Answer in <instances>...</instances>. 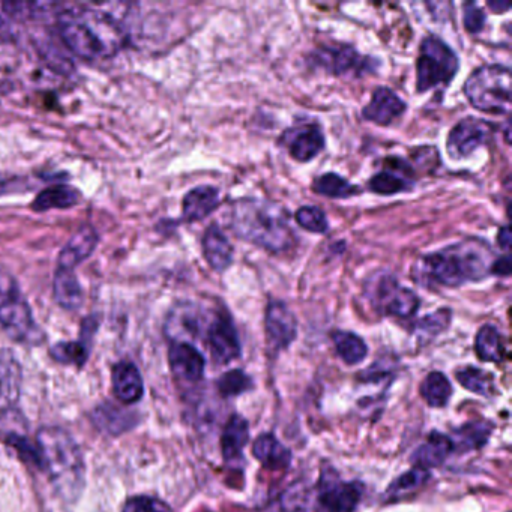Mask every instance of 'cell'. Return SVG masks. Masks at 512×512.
Here are the masks:
<instances>
[{"label": "cell", "instance_id": "1", "mask_svg": "<svg viewBox=\"0 0 512 512\" xmlns=\"http://www.w3.org/2000/svg\"><path fill=\"white\" fill-rule=\"evenodd\" d=\"M58 26L65 46L85 61L112 58L124 46V31L104 11L71 8L59 14Z\"/></svg>", "mask_w": 512, "mask_h": 512}, {"label": "cell", "instance_id": "2", "mask_svg": "<svg viewBox=\"0 0 512 512\" xmlns=\"http://www.w3.org/2000/svg\"><path fill=\"white\" fill-rule=\"evenodd\" d=\"M37 460L59 496L74 500L85 487V460L68 431L44 427L37 434Z\"/></svg>", "mask_w": 512, "mask_h": 512}, {"label": "cell", "instance_id": "3", "mask_svg": "<svg viewBox=\"0 0 512 512\" xmlns=\"http://www.w3.org/2000/svg\"><path fill=\"white\" fill-rule=\"evenodd\" d=\"M493 262V251L485 242L469 239L424 257L421 274L428 283L458 287L487 277Z\"/></svg>", "mask_w": 512, "mask_h": 512}, {"label": "cell", "instance_id": "4", "mask_svg": "<svg viewBox=\"0 0 512 512\" xmlns=\"http://www.w3.org/2000/svg\"><path fill=\"white\" fill-rule=\"evenodd\" d=\"M232 226L239 238L272 253L289 250L295 242L286 209L268 200L242 199L236 202Z\"/></svg>", "mask_w": 512, "mask_h": 512}, {"label": "cell", "instance_id": "5", "mask_svg": "<svg viewBox=\"0 0 512 512\" xmlns=\"http://www.w3.org/2000/svg\"><path fill=\"white\" fill-rule=\"evenodd\" d=\"M464 94L475 109L505 115L511 110V73L502 65H484L470 74Z\"/></svg>", "mask_w": 512, "mask_h": 512}, {"label": "cell", "instance_id": "6", "mask_svg": "<svg viewBox=\"0 0 512 512\" xmlns=\"http://www.w3.org/2000/svg\"><path fill=\"white\" fill-rule=\"evenodd\" d=\"M0 325L19 343L37 338L38 329L31 305L11 275L0 274Z\"/></svg>", "mask_w": 512, "mask_h": 512}, {"label": "cell", "instance_id": "7", "mask_svg": "<svg viewBox=\"0 0 512 512\" xmlns=\"http://www.w3.org/2000/svg\"><path fill=\"white\" fill-rule=\"evenodd\" d=\"M458 58L442 40L428 37L422 41L419 52L418 79L416 88L418 92H427L439 85H448L458 71Z\"/></svg>", "mask_w": 512, "mask_h": 512}, {"label": "cell", "instance_id": "8", "mask_svg": "<svg viewBox=\"0 0 512 512\" xmlns=\"http://www.w3.org/2000/svg\"><path fill=\"white\" fill-rule=\"evenodd\" d=\"M364 496V485L358 481H343L328 467L320 475L314 499V512H355Z\"/></svg>", "mask_w": 512, "mask_h": 512}, {"label": "cell", "instance_id": "9", "mask_svg": "<svg viewBox=\"0 0 512 512\" xmlns=\"http://www.w3.org/2000/svg\"><path fill=\"white\" fill-rule=\"evenodd\" d=\"M209 350L217 364H230L241 358V341L232 316L226 310L218 311L206 332Z\"/></svg>", "mask_w": 512, "mask_h": 512}, {"label": "cell", "instance_id": "10", "mask_svg": "<svg viewBox=\"0 0 512 512\" xmlns=\"http://www.w3.org/2000/svg\"><path fill=\"white\" fill-rule=\"evenodd\" d=\"M374 304L382 314L410 319L418 311L419 298L412 290L401 287L394 278L383 277L377 284Z\"/></svg>", "mask_w": 512, "mask_h": 512}, {"label": "cell", "instance_id": "11", "mask_svg": "<svg viewBox=\"0 0 512 512\" xmlns=\"http://www.w3.org/2000/svg\"><path fill=\"white\" fill-rule=\"evenodd\" d=\"M494 136V127L482 119L467 118L458 122L448 137V152L452 158H466Z\"/></svg>", "mask_w": 512, "mask_h": 512}, {"label": "cell", "instance_id": "12", "mask_svg": "<svg viewBox=\"0 0 512 512\" xmlns=\"http://www.w3.org/2000/svg\"><path fill=\"white\" fill-rule=\"evenodd\" d=\"M265 329L272 349L284 350L296 340L298 322L284 302L271 301L266 308Z\"/></svg>", "mask_w": 512, "mask_h": 512}, {"label": "cell", "instance_id": "13", "mask_svg": "<svg viewBox=\"0 0 512 512\" xmlns=\"http://www.w3.org/2000/svg\"><path fill=\"white\" fill-rule=\"evenodd\" d=\"M169 364L173 376L182 382H200L205 376V356L188 341H172L169 349Z\"/></svg>", "mask_w": 512, "mask_h": 512}, {"label": "cell", "instance_id": "14", "mask_svg": "<svg viewBox=\"0 0 512 512\" xmlns=\"http://www.w3.org/2000/svg\"><path fill=\"white\" fill-rule=\"evenodd\" d=\"M454 449L451 437L440 433V431H431L425 442L413 451L410 463L418 469H434V467L442 466Z\"/></svg>", "mask_w": 512, "mask_h": 512}, {"label": "cell", "instance_id": "15", "mask_svg": "<svg viewBox=\"0 0 512 512\" xmlns=\"http://www.w3.org/2000/svg\"><path fill=\"white\" fill-rule=\"evenodd\" d=\"M112 389L121 403H137L145 394V383L139 368L130 361L118 362L112 370Z\"/></svg>", "mask_w": 512, "mask_h": 512}, {"label": "cell", "instance_id": "16", "mask_svg": "<svg viewBox=\"0 0 512 512\" xmlns=\"http://www.w3.org/2000/svg\"><path fill=\"white\" fill-rule=\"evenodd\" d=\"M250 442V425L239 413H233L224 425L221 434V452L227 464H238L244 460L245 446Z\"/></svg>", "mask_w": 512, "mask_h": 512}, {"label": "cell", "instance_id": "17", "mask_svg": "<svg viewBox=\"0 0 512 512\" xmlns=\"http://www.w3.org/2000/svg\"><path fill=\"white\" fill-rule=\"evenodd\" d=\"M98 233L94 227L83 226L74 233L59 254L58 268L74 271L80 263L85 262L94 253L98 245Z\"/></svg>", "mask_w": 512, "mask_h": 512}, {"label": "cell", "instance_id": "18", "mask_svg": "<svg viewBox=\"0 0 512 512\" xmlns=\"http://www.w3.org/2000/svg\"><path fill=\"white\" fill-rule=\"evenodd\" d=\"M98 322L94 316L88 317L83 323V334L79 341H64L56 344L50 350V355L61 364H74L83 367L88 361L89 347H91L92 335L97 331Z\"/></svg>", "mask_w": 512, "mask_h": 512}, {"label": "cell", "instance_id": "19", "mask_svg": "<svg viewBox=\"0 0 512 512\" xmlns=\"http://www.w3.org/2000/svg\"><path fill=\"white\" fill-rule=\"evenodd\" d=\"M253 457L266 469L280 472L292 464V451L272 433H263L254 440Z\"/></svg>", "mask_w": 512, "mask_h": 512}, {"label": "cell", "instance_id": "20", "mask_svg": "<svg viewBox=\"0 0 512 512\" xmlns=\"http://www.w3.org/2000/svg\"><path fill=\"white\" fill-rule=\"evenodd\" d=\"M406 110V104L395 92L388 88H379L373 94L371 103L365 107V119L377 125H389L400 118Z\"/></svg>", "mask_w": 512, "mask_h": 512}, {"label": "cell", "instance_id": "21", "mask_svg": "<svg viewBox=\"0 0 512 512\" xmlns=\"http://www.w3.org/2000/svg\"><path fill=\"white\" fill-rule=\"evenodd\" d=\"M317 64L334 74L361 73L368 67L367 59L361 58L352 47L340 46L322 49L316 55Z\"/></svg>", "mask_w": 512, "mask_h": 512}, {"label": "cell", "instance_id": "22", "mask_svg": "<svg viewBox=\"0 0 512 512\" xmlns=\"http://www.w3.org/2000/svg\"><path fill=\"white\" fill-rule=\"evenodd\" d=\"M290 155L296 161L307 163L313 160L323 146H325V139H323L322 131L316 125H305V127L296 128L295 131H290L289 142Z\"/></svg>", "mask_w": 512, "mask_h": 512}, {"label": "cell", "instance_id": "23", "mask_svg": "<svg viewBox=\"0 0 512 512\" xmlns=\"http://www.w3.org/2000/svg\"><path fill=\"white\" fill-rule=\"evenodd\" d=\"M203 253L214 271L223 272L232 265V244L217 224H212L203 236Z\"/></svg>", "mask_w": 512, "mask_h": 512}, {"label": "cell", "instance_id": "24", "mask_svg": "<svg viewBox=\"0 0 512 512\" xmlns=\"http://www.w3.org/2000/svg\"><path fill=\"white\" fill-rule=\"evenodd\" d=\"M220 203V193L217 188L202 185L194 188L184 197V217L185 220L200 221L211 215L217 209Z\"/></svg>", "mask_w": 512, "mask_h": 512}, {"label": "cell", "instance_id": "25", "mask_svg": "<svg viewBox=\"0 0 512 512\" xmlns=\"http://www.w3.org/2000/svg\"><path fill=\"white\" fill-rule=\"evenodd\" d=\"M53 295L56 302L65 310H79L83 304V290L76 272L70 269H56Z\"/></svg>", "mask_w": 512, "mask_h": 512}, {"label": "cell", "instance_id": "26", "mask_svg": "<svg viewBox=\"0 0 512 512\" xmlns=\"http://www.w3.org/2000/svg\"><path fill=\"white\" fill-rule=\"evenodd\" d=\"M80 193L70 185H53L46 188L35 197L32 209L37 212L52 211V209H67L76 206Z\"/></svg>", "mask_w": 512, "mask_h": 512}, {"label": "cell", "instance_id": "27", "mask_svg": "<svg viewBox=\"0 0 512 512\" xmlns=\"http://www.w3.org/2000/svg\"><path fill=\"white\" fill-rule=\"evenodd\" d=\"M475 352L484 362H499L505 358V346L499 329L493 325H484L475 338Z\"/></svg>", "mask_w": 512, "mask_h": 512}, {"label": "cell", "instance_id": "28", "mask_svg": "<svg viewBox=\"0 0 512 512\" xmlns=\"http://www.w3.org/2000/svg\"><path fill=\"white\" fill-rule=\"evenodd\" d=\"M452 391L454 389H452L451 382L440 371H433V373L425 376L421 386H419L421 397L424 398L428 406L434 407V409L445 407L449 400H451Z\"/></svg>", "mask_w": 512, "mask_h": 512}, {"label": "cell", "instance_id": "29", "mask_svg": "<svg viewBox=\"0 0 512 512\" xmlns=\"http://www.w3.org/2000/svg\"><path fill=\"white\" fill-rule=\"evenodd\" d=\"M335 350L343 359L344 364L359 365L365 361L368 355V346L359 335L347 331L332 332Z\"/></svg>", "mask_w": 512, "mask_h": 512}, {"label": "cell", "instance_id": "30", "mask_svg": "<svg viewBox=\"0 0 512 512\" xmlns=\"http://www.w3.org/2000/svg\"><path fill=\"white\" fill-rule=\"evenodd\" d=\"M493 424L487 421H472L463 427L457 428L452 437V443L463 451H472L479 449L488 442Z\"/></svg>", "mask_w": 512, "mask_h": 512}, {"label": "cell", "instance_id": "31", "mask_svg": "<svg viewBox=\"0 0 512 512\" xmlns=\"http://www.w3.org/2000/svg\"><path fill=\"white\" fill-rule=\"evenodd\" d=\"M455 376H457L460 385L464 386L467 391L473 392V394L491 397L496 392L493 374L481 370V368L464 367L458 370Z\"/></svg>", "mask_w": 512, "mask_h": 512}, {"label": "cell", "instance_id": "32", "mask_svg": "<svg viewBox=\"0 0 512 512\" xmlns=\"http://www.w3.org/2000/svg\"><path fill=\"white\" fill-rule=\"evenodd\" d=\"M313 190L317 194H322L331 199H349V197L356 196L361 193L356 185L350 184L347 179L341 178L340 175L335 173H326L314 181Z\"/></svg>", "mask_w": 512, "mask_h": 512}, {"label": "cell", "instance_id": "33", "mask_svg": "<svg viewBox=\"0 0 512 512\" xmlns=\"http://www.w3.org/2000/svg\"><path fill=\"white\" fill-rule=\"evenodd\" d=\"M428 479H430V470L412 467L409 472L403 473L394 482H391L386 490V497L391 500L400 499V497L415 491L416 488L422 487Z\"/></svg>", "mask_w": 512, "mask_h": 512}, {"label": "cell", "instance_id": "34", "mask_svg": "<svg viewBox=\"0 0 512 512\" xmlns=\"http://www.w3.org/2000/svg\"><path fill=\"white\" fill-rule=\"evenodd\" d=\"M253 379L242 370H230L218 379V392L224 398L239 397L253 389Z\"/></svg>", "mask_w": 512, "mask_h": 512}, {"label": "cell", "instance_id": "35", "mask_svg": "<svg viewBox=\"0 0 512 512\" xmlns=\"http://www.w3.org/2000/svg\"><path fill=\"white\" fill-rule=\"evenodd\" d=\"M410 184L407 179L400 178L394 173L380 172L373 176L370 181V190L382 196H392V194L401 193V191L409 190Z\"/></svg>", "mask_w": 512, "mask_h": 512}, {"label": "cell", "instance_id": "36", "mask_svg": "<svg viewBox=\"0 0 512 512\" xmlns=\"http://www.w3.org/2000/svg\"><path fill=\"white\" fill-rule=\"evenodd\" d=\"M296 221L299 226L304 227L308 232L323 233L328 230V220L325 212L316 206H304L296 212Z\"/></svg>", "mask_w": 512, "mask_h": 512}, {"label": "cell", "instance_id": "37", "mask_svg": "<svg viewBox=\"0 0 512 512\" xmlns=\"http://www.w3.org/2000/svg\"><path fill=\"white\" fill-rule=\"evenodd\" d=\"M122 512H172L163 500L149 496H137L125 503Z\"/></svg>", "mask_w": 512, "mask_h": 512}, {"label": "cell", "instance_id": "38", "mask_svg": "<svg viewBox=\"0 0 512 512\" xmlns=\"http://www.w3.org/2000/svg\"><path fill=\"white\" fill-rule=\"evenodd\" d=\"M449 320H451V313L449 310H439L436 313L431 314V316L424 317V319L419 322V328L421 331H424L425 334H439L440 331L448 326Z\"/></svg>", "mask_w": 512, "mask_h": 512}, {"label": "cell", "instance_id": "39", "mask_svg": "<svg viewBox=\"0 0 512 512\" xmlns=\"http://www.w3.org/2000/svg\"><path fill=\"white\" fill-rule=\"evenodd\" d=\"M485 16L475 4L464 5V26L472 34H478L484 28Z\"/></svg>", "mask_w": 512, "mask_h": 512}, {"label": "cell", "instance_id": "40", "mask_svg": "<svg viewBox=\"0 0 512 512\" xmlns=\"http://www.w3.org/2000/svg\"><path fill=\"white\" fill-rule=\"evenodd\" d=\"M491 272L500 275V277H508L511 274V259H509V256L494 260L493 265H491Z\"/></svg>", "mask_w": 512, "mask_h": 512}, {"label": "cell", "instance_id": "41", "mask_svg": "<svg viewBox=\"0 0 512 512\" xmlns=\"http://www.w3.org/2000/svg\"><path fill=\"white\" fill-rule=\"evenodd\" d=\"M497 241H499L500 247L503 250H509L511 247V230H509L508 226L502 227L499 232V236H497Z\"/></svg>", "mask_w": 512, "mask_h": 512}, {"label": "cell", "instance_id": "42", "mask_svg": "<svg viewBox=\"0 0 512 512\" xmlns=\"http://www.w3.org/2000/svg\"><path fill=\"white\" fill-rule=\"evenodd\" d=\"M488 7H490L494 13H502V11H508L511 5H509L508 2H505V4H502V2H497V4L496 2H488Z\"/></svg>", "mask_w": 512, "mask_h": 512}]
</instances>
